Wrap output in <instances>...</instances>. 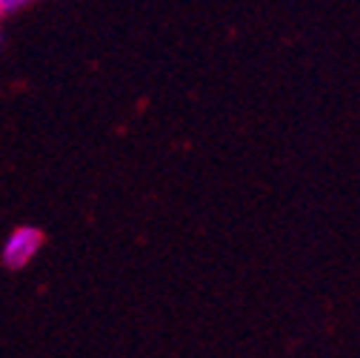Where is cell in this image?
<instances>
[{"instance_id": "6da1fadb", "label": "cell", "mask_w": 360, "mask_h": 358, "mask_svg": "<svg viewBox=\"0 0 360 358\" xmlns=\"http://www.w3.org/2000/svg\"><path fill=\"white\" fill-rule=\"evenodd\" d=\"M43 244H46V235H43L40 227H34V223H20V227H15L6 235L4 247H0V264H4L6 270L18 273L37 258Z\"/></svg>"}, {"instance_id": "7a4b0ae2", "label": "cell", "mask_w": 360, "mask_h": 358, "mask_svg": "<svg viewBox=\"0 0 360 358\" xmlns=\"http://www.w3.org/2000/svg\"><path fill=\"white\" fill-rule=\"evenodd\" d=\"M0 43H4V29H0Z\"/></svg>"}]
</instances>
